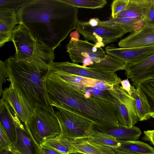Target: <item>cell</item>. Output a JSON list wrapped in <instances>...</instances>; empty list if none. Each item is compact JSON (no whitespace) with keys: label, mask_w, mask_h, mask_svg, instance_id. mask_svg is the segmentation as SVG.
Wrapping results in <instances>:
<instances>
[{"label":"cell","mask_w":154,"mask_h":154,"mask_svg":"<svg viewBox=\"0 0 154 154\" xmlns=\"http://www.w3.org/2000/svg\"><path fill=\"white\" fill-rule=\"evenodd\" d=\"M145 134L143 140L148 141L154 146V130L144 131Z\"/></svg>","instance_id":"e575fe53"},{"label":"cell","mask_w":154,"mask_h":154,"mask_svg":"<svg viewBox=\"0 0 154 154\" xmlns=\"http://www.w3.org/2000/svg\"><path fill=\"white\" fill-rule=\"evenodd\" d=\"M106 54L122 60L131 63L142 60L154 54V45L130 48H118L113 45L105 48Z\"/></svg>","instance_id":"7c38bea8"},{"label":"cell","mask_w":154,"mask_h":154,"mask_svg":"<svg viewBox=\"0 0 154 154\" xmlns=\"http://www.w3.org/2000/svg\"><path fill=\"white\" fill-rule=\"evenodd\" d=\"M1 96L24 124L29 122L33 112L19 94L10 85L8 87L3 90Z\"/></svg>","instance_id":"4fadbf2b"},{"label":"cell","mask_w":154,"mask_h":154,"mask_svg":"<svg viewBox=\"0 0 154 154\" xmlns=\"http://www.w3.org/2000/svg\"><path fill=\"white\" fill-rule=\"evenodd\" d=\"M31 0H1L0 8L13 10L16 12L26 3Z\"/></svg>","instance_id":"f1b7e54d"},{"label":"cell","mask_w":154,"mask_h":154,"mask_svg":"<svg viewBox=\"0 0 154 154\" xmlns=\"http://www.w3.org/2000/svg\"><path fill=\"white\" fill-rule=\"evenodd\" d=\"M61 78L71 86L82 85V86L91 88L102 91L113 90L115 85L101 81L84 77L65 72L60 75Z\"/></svg>","instance_id":"e0dca14e"},{"label":"cell","mask_w":154,"mask_h":154,"mask_svg":"<svg viewBox=\"0 0 154 154\" xmlns=\"http://www.w3.org/2000/svg\"><path fill=\"white\" fill-rule=\"evenodd\" d=\"M86 139L89 142L101 146L111 148L113 149L120 145L119 140L109 134L99 131L94 128Z\"/></svg>","instance_id":"d4e9b609"},{"label":"cell","mask_w":154,"mask_h":154,"mask_svg":"<svg viewBox=\"0 0 154 154\" xmlns=\"http://www.w3.org/2000/svg\"><path fill=\"white\" fill-rule=\"evenodd\" d=\"M75 29L86 40L92 41L98 47L117 41L126 33L122 29L100 20L98 24L92 26L88 21L78 20Z\"/></svg>","instance_id":"52a82bcc"},{"label":"cell","mask_w":154,"mask_h":154,"mask_svg":"<svg viewBox=\"0 0 154 154\" xmlns=\"http://www.w3.org/2000/svg\"><path fill=\"white\" fill-rule=\"evenodd\" d=\"M13 112L16 133L14 146L22 154H37L31 138L24 125L22 124L16 114Z\"/></svg>","instance_id":"2e32d148"},{"label":"cell","mask_w":154,"mask_h":154,"mask_svg":"<svg viewBox=\"0 0 154 154\" xmlns=\"http://www.w3.org/2000/svg\"><path fill=\"white\" fill-rule=\"evenodd\" d=\"M0 154H22L13 145L10 149L6 150H0Z\"/></svg>","instance_id":"8d00e7d4"},{"label":"cell","mask_w":154,"mask_h":154,"mask_svg":"<svg viewBox=\"0 0 154 154\" xmlns=\"http://www.w3.org/2000/svg\"><path fill=\"white\" fill-rule=\"evenodd\" d=\"M94 128L98 131L111 135L116 139L125 141H135L139 139L141 132L138 127L133 126L130 128L121 126L116 128H105L94 126Z\"/></svg>","instance_id":"44dd1931"},{"label":"cell","mask_w":154,"mask_h":154,"mask_svg":"<svg viewBox=\"0 0 154 154\" xmlns=\"http://www.w3.org/2000/svg\"><path fill=\"white\" fill-rule=\"evenodd\" d=\"M78 9L62 0H31L17 13L19 23L54 51L75 29Z\"/></svg>","instance_id":"6da1fadb"},{"label":"cell","mask_w":154,"mask_h":154,"mask_svg":"<svg viewBox=\"0 0 154 154\" xmlns=\"http://www.w3.org/2000/svg\"><path fill=\"white\" fill-rule=\"evenodd\" d=\"M75 7L92 9L101 8L107 3L105 0H62Z\"/></svg>","instance_id":"83f0119b"},{"label":"cell","mask_w":154,"mask_h":154,"mask_svg":"<svg viewBox=\"0 0 154 154\" xmlns=\"http://www.w3.org/2000/svg\"><path fill=\"white\" fill-rule=\"evenodd\" d=\"M66 47L72 62L84 67L114 72L126 68V62L107 55L102 47L87 40L71 39Z\"/></svg>","instance_id":"277c9868"},{"label":"cell","mask_w":154,"mask_h":154,"mask_svg":"<svg viewBox=\"0 0 154 154\" xmlns=\"http://www.w3.org/2000/svg\"><path fill=\"white\" fill-rule=\"evenodd\" d=\"M100 21L98 18H93L90 19L88 23L91 26H94L97 25Z\"/></svg>","instance_id":"74e56055"},{"label":"cell","mask_w":154,"mask_h":154,"mask_svg":"<svg viewBox=\"0 0 154 154\" xmlns=\"http://www.w3.org/2000/svg\"><path fill=\"white\" fill-rule=\"evenodd\" d=\"M138 88L147 100L149 107L150 116L154 118V79L144 82Z\"/></svg>","instance_id":"4316f807"},{"label":"cell","mask_w":154,"mask_h":154,"mask_svg":"<svg viewBox=\"0 0 154 154\" xmlns=\"http://www.w3.org/2000/svg\"><path fill=\"white\" fill-rule=\"evenodd\" d=\"M10 85L21 96L31 111L42 108L55 114L50 104L46 82L51 72L50 66L29 58L10 56L5 61Z\"/></svg>","instance_id":"3957f363"},{"label":"cell","mask_w":154,"mask_h":154,"mask_svg":"<svg viewBox=\"0 0 154 154\" xmlns=\"http://www.w3.org/2000/svg\"><path fill=\"white\" fill-rule=\"evenodd\" d=\"M132 96L134 99L137 115L139 121L146 120L151 117L149 114V107L147 100L139 89L135 88L131 85Z\"/></svg>","instance_id":"603a6c76"},{"label":"cell","mask_w":154,"mask_h":154,"mask_svg":"<svg viewBox=\"0 0 154 154\" xmlns=\"http://www.w3.org/2000/svg\"><path fill=\"white\" fill-rule=\"evenodd\" d=\"M50 67L51 72H61L102 81L117 86H119L122 81L115 72L84 67L73 62H53L50 65Z\"/></svg>","instance_id":"30bf717a"},{"label":"cell","mask_w":154,"mask_h":154,"mask_svg":"<svg viewBox=\"0 0 154 154\" xmlns=\"http://www.w3.org/2000/svg\"><path fill=\"white\" fill-rule=\"evenodd\" d=\"M31 138L38 154L40 145L45 140L60 135V123L55 114L41 107H36L29 122L24 124Z\"/></svg>","instance_id":"8992f818"},{"label":"cell","mask_w":154,"mask_h":154,"mask_svg":"<svg viewBox=\"0 0 154 154\" xmlns=\"http://www.w3.org/2000/svg\"><path fill=\"white\" fill-rule=\"evenodd\" d=\"M109 99L116 109V116L121 126L130 128L139 121L134 98L122 86L115 85L109 90Z\"/></svg>","instance_id":"9c48e42d"},{"label":"cell","mask_w":154,"mask_h":154,"mask_svg":"<svg viewBox=\"0 0 154 154\" xmlns=\"http://www.w3.org/2000/svg\"><path fill=\"white\" fill-rule=\"evenodd\" d=\"M144 26H154V0H151L150 3L143 20Z\"/></svg>","instance_id":"1f68e13d"},{"label":"cell","mask_w":154,"mask_h":154,"mask_svg":"<svg viewBox=\"0 0 154 154\" xmlns=\"http://www.w3.org/2000/svg\"><path fill=\"white\" fill-rule=\"evenodd\" d=\"M46 85L50 103L53 107L77 115L92 122L94 126L109 128L121 127L112 103L93 95L86 87L80 91L51 72Z\"/></svg>","instance_id":"7a4b0ae2"},{"label":"cell","mask_w":154,"mask_h":154,"mask_svg":"<svg viewBox=\"0 0 154 154\" xmlns=\"http://www.w3.org/2000/svg\"><path fill=\"white\" fill-rule=\"evenodd\" d=\"M72 143V140L60 135L44 141L40 145L51 149L63 154H70L72 153L73 151Z\"/></svg>","instance_id":"cb8c5ba5"},{"label":"cell","mask_w":154,"mask_h":154,"mask_svg":"<svg viewBox=\"0 0 154 154\" xmlns=\"http://www.w3.org/2000/svg\"><path fill=\"white\" fill-rule=\"evenodd\" d=\"M125 75L137 88L145 81L154 79V54L140 61L127 63Z\"/></svg>","instance_id":"8fae6325"},{"label":"cell","mask_w":154,"mask_h":154,"mask_svg":"<svg viewBox=\"0 0 154 154\" xmlns=\"http://www.w3.org/2000/svg\"><path fill=\"white\" fill-rule=\"evenodd\" d=\"M11 41L16 50L14 56L17 58H29L50 66L55 59L54 51L22 23L16 26Z\"/></svg>","instance_id":"5b68a950"},{"label":"cell","mask_w":154,"mask_h":154,"mask_svg":"<svg viewBox=\"0 0 154 154\" xmlns=\"http://www.w3.org/2000/svg\"><path fill=\"white\" fill-rule=\"evenodd\" d=\"M122 88L125 90L131 96L132 91L131 90V85L129 82L128 78L122 80L120 82Z\"/></svg>","instance_id":"d590c367"},{"label":"cell","mask_w":154,"mask_h":154,"mask_svg":"<svg viewBox=\"0 0 154 154\" xmlns=\"http://www.w3.org/2000/svg\"><path fill=\"white\" fill-rule=\"evenodd\" d=\"M13 115L12 110L9 104L2 98L0 100V123L14 145L16 141V133Z\"/></svg>","instance_id":"ac0fdd59"},{"label":"cell","mask_w":154,"mask_h":154,"mask_svg":"<svg viewBox=\"0 0 154 154\" xmlns=\"http://www.w3.org/2000/svg\"><path fill=\"white\" fill-rule=\"evenodd\" d=\"M38 154H63L51 149L40 145Z\"/></svg>","instance_id":"836d02e7"},{"label":"cell","mask_w":154,"mask_h":154,"mask_svg":"<svg viewBox=\"0 0 154 154\" xmlns=\"http://www.w3.org/2000/svg\"></svg>","instance_id":"ab89813d"},{"label":"cell","mask_w":154,"mask_h":154,"mask_svg":"<svg viewBox=\"0 0 154 154\" xmlns=\"http://www.w3.org/2000/svg\"><path fill=\"white\" fill-rule=\"evenodd\" d=\"M0 95L1 96L2 91V86L8 78V67L5 61L0 60Z\"/></svg>","instance_id":"d6a6232c"},{"label":"cell","mask_w":154,"mask_h":154,"mask_svg":"<svg viewBox=\"0 0 154 154\" xmlns=\"http://www.w3.org/2000/svg\"><path fill=\"white\" fill-rule=\"evenodd\" d=\"M56 115L60 126L61 136L74 140L86 139L94 129L89 120L61 108H57Z\"/></svg>","instance_id":"ba28073f"},{"label":"cell","mask_w":154,"mask_h":154,"mask_svg":"<svg viewBox=\"0 0 154 154\" xmlns=\"http://www.w3.org/2000/svg\"><path fill=\"white\" fill-rule=\"evenodd\" d=\"M72 153L80 152L85 154H115L114 149L112 148L90 143L86 139L72 140Z\"/></svg>","instance_id":"7402d4cb"},{"label":"cell","mask_w":154,"mask_h":154,"mask_svg":"<svg viewBox=\"0 0 154 154\" xmlns=\"http://www.w3.org/2000/svg\"><path fill=\"white\" fill-rule=\"evenodd\" d=\"M119 140L120 145L114 149L115 154H154V148L143 142Z\"/></svg>","instance_id":"ffe728a7"},{"label":"cell","mask_w":154,"mask_h":154,"mask_svg":"<svg viewBox=\"0 0 154 154\" xmlns=\"http://www.w3.org/2000/svg\"><path fill=\"white\" fill-rule=\"evenodd\" d=\"M19 24L17 13L13 10L0 8V47L12 41L16 25Z\"/></svg>","instance_id":"9a60e30c"},{"label":"cell","mask_w":154,"mask_h":154,"mask_svg":"<svg viewBox=\"0 0 154 154\" xmlns=\"http://www.w3.org/2000/svg\"><path fill=\"white\" fill-rule=\"evenodd\" d=\"M104 21L108 24L123 29L126 33L136 32L144 26L143 21L129 17H110L108 20Z\"/></svg>","instance_id":"484cf974"},{"label":"cell","mask_w":154,"mask_h":154,"mask_svg":"<svg viewBox=\"0 0 154 154\" xmlns=\"http://www.w3.org/2000/svg\"><path fill=\"white\" fill-rule=\"evenodd\" d=\"M0 150H6L10 149L13 145L5 130L0 123Z\"/></svg>","instance_id":"4dcf8cb0"},{"label":"cell","mask_w":154,"mask_h":154,"mask_svg":"<svg viewBox=\"0 0 154 154\" xmlns=\"http://www.w3.org/2000/svg\"><path fill=\"white\" fill-rule=\"evenodd\" d=\"M129 0H115L111 5V14L110 17L114 18L119 13L126 8Z\"/></svg>","instance_id":"f546056e"},{"label":"cell","mask_w":154,"mask_h":154,"mask_svg":"<svg viewBox=\"0 0 154 154\" xmlns=\"http://www.w3.org/2000/svg\"><path fill=\"white\" fill-rule=\"evenodd\" d=\"M150 1L151 0H129L128 4L125 10L118 14L115 18L129 17L143 22Z\"/></svg>","instance_id":"d6986e66"},{"label":"cell","mask_w":154,"mask_h":154,"mask_svg":"<svg viewBox=\"0 0 154 154\" xmlns=\"http://www.w3.org/2000/svg\"><path fill=\"white\" fill-rule=\"evenodd\" d=\"M154 45V26H143L131 33L118 43L121 48H130Z\"/></svg>","instance_id":"5bb4252c"},{"label":"cell","mask_w":154,"mask_h":154,"mask_svg":"<svg viewBox=\"0 0 154 154\" xmlns=\"http://www.w3.org/2000/svg\"><path fill=\"white\" fill-rule=\"evenodd\" d=\"M70 154H85L83 153H80V152H74L70 153Z\"/></svg>","instance_id":"f35d334b"}]
</instances>
